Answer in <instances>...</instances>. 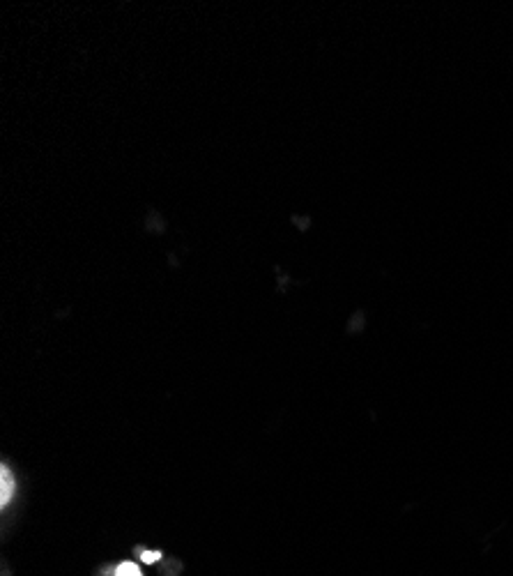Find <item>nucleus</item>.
<instances>
[{
	"label": "nucleus",
	"mask_w": 513,
	"mask_h": 576,
	"mask_svg": "<svg viewBox=\"0 0 513 576\" xmlns=\"http://www.w3.org/2000/svg\"><path fill=\"white\" fill-rule=\"evenodd\" d=\"M116 576H143V574L134 563H122L116 570Z\"/></svg>",
	"instance_id": "nucleus-2"
},
{
	"label": "nucleus",
	"mask_w": 513,
	"mask_h": 576,
	"mask_svg": "<svg viewBox=\"0 0 513 576\" xmlns=\"http://www.w3.org/2000/svg\"><path fill=\"white\" fill-rule=\"evenodd\" d=\"M0 482H3V494H0V503L7 505V503H10L12 491H14V480H12V475H10V468H7V466L0 468Z\"/></svg>",
	"instance_id": "nucleus-1"
},
{
	"label": "nucleus",
	"mask_w": 513,
	"mask_h": 576,
	"mask_svg": "<svg viewBox=\"0 0 513 576\" xmlns=\"http://www.w3.org/2000/svg\"><path fill=\"white\" fill-rule=\"evenodd\" d=\"M141 558L145 560V563H155V560L162 558V553H159V551H152V553H141Z\"/></svg>",
	"instance_id": "nucleus-3"
}]
</instances>
